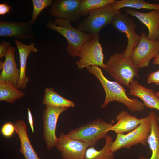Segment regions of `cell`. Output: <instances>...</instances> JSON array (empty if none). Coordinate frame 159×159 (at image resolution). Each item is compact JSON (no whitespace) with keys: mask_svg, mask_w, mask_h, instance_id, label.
Listing matches in <instances>:
<instances>
[{"mask_svg":"<svg viewBox=\"0 0 159 159\" xmlns=\"http://www.w3.org/2000/svg\"><path fill=\"white\" fill-rule=\"evenodd\" d=\"M86 68L99 80L105 92V99L101 108L106 107L110 102L116 101L123 104L132 112H140L144 110L145 107L142 102L137 99L128 97L125 88L121 84L108 80L98 67L92 66Z\"/></svg>","mask_w":159,"mask_h":159,"instance_id":"cell-1","label":"cell"},{"mask_svg":"<svg viewBox=\"0 0 159 159\" xmlns=\"http://www.w3.org/2000/svg\"><path fill=\"white\" fill-rule=\"evenodd\" d=\"M47 29L55 31L67 40V52L72 57H78L83 45L91 40L93 35L74 27L71 22L66 19H55L49 21L46 25Z\"/></svg>","mask_w":159,"mask_h":159,"instance_id":"cell-2","label":"cell"},{"mask_svg":"<svg viewBox=\"0 0 159 159\" xmlns=\"http://www.w3.org/2000/svg\"><path fill=\"white\" fill-rule=\"evenodd\" d=\"M105 64L106 72L117 82L129 88L130 83L135 77L138 78V69L130 57L123 53H116L111 56Z\"/></svg>","mask_w":159,"mask_h":159,"instance_id":"cell-3","label":"cell"},{"mask_svg":"<svg viewBox=\"0 0 159 159\" xmlns=\"http://www.w3.org/2000/svg\"><path fill=\"white\" fill-rule=\"evenodd\" d=\"M113 123V120L108 123L101 118L96 119L70 130L67 135L73 139L87 143L90 146H93L100 140L105 138Z\"/></svg>","mask_w":159,"mask_h":159,"instance_id":"cell-4","label":"cell"},{"mask_svg":"<svg viewBox=\"0 0 159 159\" xmlns=\"http://www.w3.org/2000/svg\"><path fill=\"white\" fill-rule=\"evenodd\" d=\"M121 13L120 10L114 9L111 4H109L90 11L88 16L79 22L76 28L93 35L99 34L104 27L111 24L114 17Z\"/></svg>","mask_w":159,"mask_h":159,"instance_id":"cell-5","label":"cell"},{"mask_svg":"<svg viewBox=\"0 0 159 159\" xmlns=\"http://www.w3.org/2000/svg\"><path fill=\"white\" fill-rule=\"evenodd\" d=\"M151 129V123L148 115L135 129L126 134H117L116 139L112 143L111 151L114 153L122 148L129 149L138 144L146 146Z\"/></svg>","mask_w":159,"mask_h":159,"instance_id":"cell-6","label":"cell"},{"mask_svg":"<svg viewBox=\"0 0 159 159\" xmlns=\"http://www.w3.org/2000/svg\"><path fill=\"white\" fill-rule=\"evenodd\" d=\"M99 39V34L94 35L92 39L83 45L78 53L80 59L76 63L79 68L96 66L105 70L106 66L103 62L104 55Z\"/></svg>","mask_w":159,"mask_h":159,"instance_id":"cell-7","label":"cell"},{"mask_svg":"<svg viewBox=\"0 0 159 159\" xmlns=\"http://www.w3.org/2000/svg\"><path fill=\"white\" fill-rule=\"evenodd\" d=\"M111 24L119 32L125 34L127 44L123 53L127 57H130L134 49L138 45L141 38V36L135 32L137 25L134 20L127 14L121 13L114 17Z\"/></svg>","mask_w":159,"mask_h":159,"instance_id":"cell-8","label":"cell"},{"mask_svg":"<svg viewBox=\"0 0 159 159\" xmlns=\"http://www.w3.org/2000/svg\"><path fill=\"white\" fill-rule=\"evenodd\" d=\"M140 36L139 42L130 57L138 69L147 67L150 60L159 54V41L149 39L144 32L141 33Z\"/></svg>","mask_w":159,"mask_h":159,"instance_id":"cell-9","label":"cell"},{"mask_svg":"<svg viewBox=\"0 0 159 159\" xmlns=\"http://www.w3.org/2000/svg\"><path fill=\"white\" fill-rule=\"evenodd\" d=\"M64 107L46 106L43 114V137L48 150L55 147L58 138L56 136L57 124L59 115L67 110Z\"/></svg>","mask_w":159,"mask_h":159,"instance_id":"cell-10","label":"cell"},{"mask_svg":"<svg viewBox=\"0 0 159 159\" xmlns=\"http://www.w3.org/2000/svg\"><path fill=\"white\" fill-rule=\"evenodd\" d=\"M89 146L86 143L61 133L55 147L60 152L62 159H84L86 150Z\"/></svg>","mask_w":159,"mask_h":159,"instance_id":"cell-11","label":"cell"},{"mask_svg":"<svg viewBox=\"0 0 159 159\" xmlns=\"http://www.w3.org/2000/svg\"><path fill=\"white\" fill-rule=\"evenodd\" d=\"M81 0H56L53 1L49 9L51 16L56 19H66L76 22L81 16Z\"/></svg>","mask_w":159,"mask_h":159,"instance_id":"cell-12","label":"cell"},{"mask_svg":"<svg viewBox=\"0 0 159 159\" xmlns=\"http://www.w3.org/2000/svg\"><path fill=\"white\" fill-rule=\"evenodd\" d=\"M32 25L29 22L0 21V36L14 37L20 40L34 39Z\"/></svg>","mask_w":159,"mask_h":159,"instance_id":"cell-13","label":"cell"},{"mask_svg":"<svg viewBox=\"0 0 159 159\" xmlns=\"http://www.w3.org/2000/svg\"><path fill=\"white\" fill-rule=\"evenodd\" d=\"M124 11L128 15L135 17L148 28V38L157 40L159 36V10H153L149 12L138 11L129 8H124Z\"/></svg>","mask_w":159,"mask_h":159,"instance_id":"cell-14","label":"cell"},{"mask_svg":"<svg viewBox=\"0 0 159 159\" xmlns=\"http://www.w3.org/2000/svg\"><path fill=\"white\" fill-rule=\"evenodd\" d=\"M15 48L11 46L3 62L0 61V81H10L16 86L19 79L20 70L18 69L14 56Z\"/></svg>","mask_w":159,"mask_h":159,"instance_id":"cell-15","label":"cell"},{"mask_svg":"<svg viewBox=\"0 0 159 159\" xmlns=\"http://www.w3.org/2000/svg\"><path fill=\"white\" fill-rule=\"evenodd\" d=\"M15 42L19 52L20 66V76L16 87L18 89H24L29 81L26 74L28 57L30 53L37 52L38 50L34 42L27 45L18 40L15 39Z\"/></svg>","mask_w":159,"mask_h":159,"instance_id":"cell-16","label":"cell"},{"mask_svg":"<svg viewBox=\"0 0 159 159\" xmlns=\"http://www.w3.org/2000/svg\"><path fill=\"white\" fill-rule=\"evenodd\" d=\"M129 88V94L140 98L145 107L159 111V98L152 89L146 88L134 80L130 83Z\"/></svg>","mask_w":159,"mask_h":159,"instance_id":"cell-17","label":"cell"},{"mask_svg":"<svg viewBox=\"0 0 159 159\" xmlns=\"http://www.w3.org/2000/svg\"><path fill=\"white\" fill-rule=\"evenodd\" d=\"M15 131L17 134L20 142L19 151L25 159H40L33 147L27 132V126L23 120H18L14 124Z\"/></svg>","mask_w":159,"mask_h":159,"instance_id":"cell-18","label":"cell"},{"mask_svg":"<svg viewBox=\"0 0 159 159\" xmlns=\"http://www.w3.org/2000/svg\"><path fill=\"white\" fill-rule=\"evenodd\" d=\"M145 118H138L126 111L122 110L116 117L117 122L110 127L109 131H113L117 134L130 132L136 129Z\"/></svg>","mask_w":159,"mask_h":159,"instance_id":"cell-19","label":"cell"},{"mask_svg":"<svg viewBox=\"0 0 159 159\" xmlns=\"http://www.w3.org/2000/svg\"><path fill=\"white\" fill-rule=\"evenodd\" d=\"M150 116L151 123V129L147 139L150 148L152 151V155L149 159H159V128L158 125L156 114L154 112H150ZM139 159H147L142 155H140Z\"/></svg>","mask_w":159,"mask_h":159,"instance_id":"cell-20","label":"cell"},{"mask_svg":"<svg viewBox=\"0 0 159 159\" xmlns=\"http://www.w3.org/2000/svg\"><path fill=\"white\" fill-rule=\"evenodd\" d=\"M105 142L101 150H97L94 146L89 147L86 150L84 159H114V155L111 148L113 140L107 135L105 138Z\"/></svg>","mask_w":159,"mask_h":159,"instance_id":"cell-21","label":"cell"},{"mask_svg":"<svg viewBox=\"0 0 159 159\" xmlns=\"http://www.w3.org/2000/svg\"><path fill=\"white\" fill-rule=\"evenodd\" d=\"M25 95L22 91L19 90L10 81H0V101H5L13 104L18 99Z\"/></svg>","mask_w":159,"mask_h":159,"instance_id":"cell-22","label":"cell"},{"mask_svg":"<svg viewBox=\"0 0 159 159\" xmlns=\"http://www.w3.org/2000/svg\"><path fill=\"white\" fill-rule=\"evenodd\" d=\"M43 103L46 106L68 108L75 106L73 102L62 97L51 87L45 89Z\"/></svg>","mask_w":159,"mask_h":159,"instance_id":"cell-23","label":"cell"},{"mask_svg":"<svg viewBox=\"0 0 159 159\" xmlns=\"http://www.w3.org/2000/svg\"><path fill=\"white\" fill-rule=\"evenodd\" d=\"M111 5L113 8L118 10L124 8L159 10V3H149L143 0L116 1Z\"/></svg>","mask_w":159,"mask_h":159,"instance_id":"cell-24","label":"cell"},{"mask_svg":"<svg viewBox=\"0 0 159 159\" xmlns=\"http://www.w3.org/2000/svg\"><path fill=\"white\" fill-rule=\"evenodd\" d=\"M116 1L115 0H82L80 7L81 16H87L90 11L102 7Z\"/></svg>","mask_w":159,"mask_h":159,"instance_id":"cell-25","label":"cell"},{"mask_svg":"<svg viewBox=\"0 0 159 159\" xmlns=\"http://www.w3.org/2000/svg\"><path fill=\"white\" fill-rule=\"evenodd\" d=\"M53 0H32L33 11L31 19L29 21L32 24H34L38 15L44 9L51 6Z\"/></svg>","mask_w":159,"mask_h":159,"instance_id":"cell-26","label":"cell"},{"mask_svg":"<svg viewBox=\"0 0 159 159\" xmlns=\"http://www.w3.org/2000/svg\"><path fill=\"white\" fill-rule=\"evenodd\" d=\"M15 131L14 125L11 122L5 123L2 126L1 129L2 135L7 138L11 137Z\"/></svg>","mask_w":159,"mask_h":159,"instance_id":"cell-27","label":"cell"},{"mask_svg":"<svg viewBox=\"0 0 159 159\" xmlns=\"http://www.w3.org/2000/svg\"><path fill=\"white\" fill-rule=\"evenodd\" d=\"M11 43L4 40L2 41L0 43V59L5 57L7 53Z\"/></svg>","mask_w":159,"mask_h":159,"instance_id":"cell-28","label":"cell"},{"mask_svg":"<svg viewBox=\"0 0 159 159\" xmlns=\"http://www.w3.org/2000/svg\"><path fill=\"white\" fill-rule=\"evenodd\" d=\"M147 82L149 84L154 83L157 85H159V69L149 74L147 79Z\"/></svg>","mask_w":159,"mask_h":159,"instance_id":"cell-29","label":"cell"},{"mask_svg":"<svg viewBox=\"0 0 159 159\" xmlns=\"http://www.w3.org/2000/svg\"><path fill=\"white\" fill-rule=\"evenodd\" d=\"M11 11V7L7 3L0 4V15H5L9 13Z\"/></svg>","mask_w":159,"mask_h":159,"instance_id":"cell-30","label":"cell"},{"mask_svg":"<svg viewBox=\"0 0 159 159\" xmlns=\"http://www.w3.org/2000/svg\"><path fill=\"white\" fill-rule=\"evenodd\" d=\"M28 118L30 126L32 133H34V123L32 116L29 108L28 109Z\"/></svg>","mask_w":159,"mask_h":159,"instance_id":"cell-31","label":"cell"},{"mask_svg":"<svg viewBox=\"0 0 159 159\" xmlns=\"http://www.w3.org/2000/svg\"><path fill=\"white\" fill-rule=\"evenodd\" d=\"M152 63L159 65V54L154 58Z\"/></svg>","mask_w":159,"mask_h":159,"instance_id":"cell-32","label":"cell"},{"mask_svg":"<svg viewBox=\"0 0 159 159\" xmlns=\"http://www.w3.org/2000/svg\"><path fill=\"white\" fill-rule=\"evenodd\" d=\"M155 95L159 98V91H157L155 93Z\"/></svg>","mask_w":159,"mask_h":159,"instance_id":"cell-33","label":"cell"},{"mask_svg":"<svg viewBox=\"0 0 159 159\" xmlns=\"http://www.w3.org/2000/svg\"><path fill=\"white\" fill-rule=\"evenodd\" d=\"M157 120L158 122L159 123V116H157ZM159 128V125H158Z\"/></svg>","mask_w":159,"mask_h":159,"instance_id":"cell-34","label":"cell"},{"mask_svg":"<svg viewBox=\"0 0 159 159\" xmlns=\"http://www.w3.org/2000/svg\"><path fill=\"white\" fill-rule=\"evenodd\" d=\"M157 40L159 41V37H158V38L157 39Z\"/></svg>","mask_w":159,"mask_h":159,"instance_id":"cell-35","label":"cell"}]
</instances>
